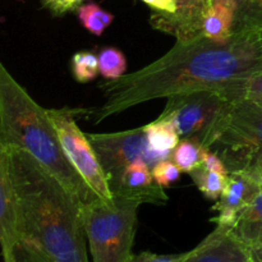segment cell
I'll use <instances>...</instances> for the list:
<instances>
[{"label": "cell", "mask_w": 262, "mask_h": 262, "mask_svg": "<svg viewBox=\"0 0 262 262\" xmlns=\"http://www.w3.org/2000/svg\"><path fill=\"white\" fill-rule=\"evenodd\" d=\"M5 262H54L36 246L22 239L13 251L12 257Z\"/></svg>", "instance_id": "23"}, {"label": "cell", "mask_w": 262, "mask_h": 262, "mask_svg": "<svg viewBox=\"0 0 262 262\" xmlns=\"http://www.w3.org/2000/svg\"><path fill=\"white\" fill-rule=\"evenodd\" d=\"M234 12L224 2L212 3L202 18V36L217 43H224L232 37Z\"/></svg>", "instance_id": "15"}, {"label": "cell", "mask_w": 262, "mask_h": 262, "mask_svg": "<svg viewBox=\"0 0 262 262\" xmlns=\"http://www.w3.org/2000/svg\"><path fill=\"white\" fill-rule=\"evenodd\" d=\"M202 166L209 169V170L217 171V173L227 177L230 173L223 159L216 152H214L211 148H204V151H202Z\"/></svg>", "instance_id": "26"}, {"label": "cell", "mask_w": 262, "mask_h": 262, "mask_svg": "<svg viewBox=\"0 0 262 262\" xmlns=\"http://www.w3.org/2000/svg\"><path fill=\"white\" fill-rule=\"evenodd\" d=\"M115 194L140 201L141 204H165L168 196L163 187L154 181L151 169L145 161L137 160L128 165Z\"/></svg>", "instance_id": "13"}, {"label": "cell", "mask_w": 262, "mask_h": 262, "mask_svg": "<svg viewBox=\"0 0 262 262\" xmlns=\"http://www.w3.org/2000/svg\"><path fill=\"white\" fill-rule=\"evenodd\" d=\"M146 136L150 147L163 155L171 156L179 143V135L170 120L158 118L155 122L145 125Z\"/></svg>", "instance_id": "16"}, {"label": "cell", "mask_w": 262, "mask_h": 262, "mask_svg": "<svg viewBox=\"0 0 262 262\" xmlns=\"http://www.w3.org/2000/svg\"><path fill=\"white\" fill-rule=\"evenodd\" d=\"M81 0H43L42 5L54 15H61L79 7Z\"/></svg>", "instance_id": "28"}, {"label": "cell", "mask_w": 262, "mask_h": 262, "mask_svg": "<svg viewBox=\"0 0 262 262\" xmlns=\"http://www.w3.org/2000/svg\"><path fill=\"white\" fill-rule=\"evenodd\" d=\"M234 12L233 33L238 31L262 30V0H222Z\"/></svg>", "instance_id": "17"}, {"label": "cell", "mask_w": 262, "mask_h": 262, "mask_svg": "<svg viewBox=\"0 0 262 262\" xmlns=\"http://www.w3.org/2000/svg\"><path fill=\"white\" fill-rule=\"evenodd\" d=\"M72 73L76 81L81 83L92 81L99 73V60L95 54L90 51H79L72 58Z\"/></svg>", "instance_id": "22"}, {"label": "cell", "mask_w": 262, "mask_h": 262, "mask_svg": "<svg viewBox=\"0 0 262 262\" xmlns=\"http://www.w3.org/2000/svg\"><path fill=\"white\" fill-rule=\"evenodd\" d=\"M234 100L225 89H200L168 97L159 118L170 120L179 137L212 148L225 127Z\"/></svg>", "instance_id": "5"}, {"label": "cell", "mask_w": 262, "mask_h": 262, "mask_svg": "<svg viewBox=\"0 0 262 262\" xmlns=\"http://www.w3.org/2000/svg\"><path fill=\"white\" fill-rule=\"evenodd\" d=\"M7 150L22 239L54 262H89L81 202L30 154Z\"/></svg>", "instance_id": "2"}, {"label": "cell", "mask_w": 262, "mask_h": 262, "mask_svg": "<svg viewBox=\"0 0 262 262\" xmlns=\"http://www.w3.org/2000/svg\"><path fill=\"white\" fill-rule=\"evenodd\" d=\"M48 113L69 163L97 196L104 200L112 199L113 194L107 186L104 170L87 136L77 125L73 112L67 109H50Z\"/></svg>", "instance_id": "8"}, {"label": "cell", "mask_w": 262, "mask_h": 262, "mask_svg": "<svg viewBox=\"0 0 262 262\" xmlns=\"http://www.w3.org/2000/svg\"><path fill=\"white\" fill-rule=\"evenodd\" d=\"M262 72V30L238 31L224 43L204 36L177 41L164 56L100 84L105 102L90 112L95 123L150 100L179 92L225 89Z\"/></svg>", "instance_id": "1"}, {"label": "cell", "mask_w": 262, "mask_h": 262, "mask_svg": "<svg viewBox=\"0 0 262 262\" xmlns=\"http://www.w3.org/2000/svg\"><path fill=\"white\" fill-rule=\"evenodd\" d=\"M0 141L30 154L82 205L101 197L77 173L64 154L48 110L13 78L0 60Z\"/></svg>", "instance_id": "3"}, {"label": "cell", "mask_w": 262, "mask_h": 262, "mask_svg": "<svg viewBox=\"0 0 262 262\" xmlns=\"http://www.w3.org/2000/svg\"><path fill=\"white\" fill-rule=\"evenodd\" d=\"M238 99H251L262 104V72L237 84Z\"/></svg>", "instance_id": "25"}, {"label": "cell", "mask_w": 262, "mask_h": 262, "mask_svg": "<svg viewBox=\"0 0 262 262\" xmlns=\"http://www.w3.org/2000/svg\"><path fill=\"white\" fill-rule=\"evenodd\" d=\"M232 232L250 250L262 246V183L252 202L239 214Z\"/></svg>", "instance_id": "14"}, {"label": "cell", "mask_w": 262, "mask_h": 262, "mask_svg": "<svg viewBox=\"0 0 262 262\" xmlns=\"http://www.w3.org/2000/svg\"><path fill=\"white\" fill-rule=\"evenodd\" d=\"M251 252H252L253 262H262V246L261 247L253 248V250H251Z\"/></svg>", "instance_id": "30"}, {"label": "cell", "mask_w": 262, "mask_h": 262, "mask_svg": "<svg viewBox=\"0 0 262 262\" xmlns=\"http://www.w3.org/2000/svg\"><path fill=\"white\" fill-rule=\"evenodd\" d=\"M200 3H201L202 7L206 8V9H207V7H209V5H210V2H209V0H200Z\"/></svg>", "instance_id": "32"}, {"label": "cell", "mask_w": 262, "mask_h": 262, "mask_svg": "<svg viewBox=\"0 0 262 262\" xmlns=\"http://www.w3.org/2000/svg\"><path fill=\"white\" fill-rule=\"evenodd\" d=\"M202 151L204 147L192 140L183 138L171 152V161L183 173H192L202 166Z\"/></svg>", "instance_id": "18"}, {"label": "cell", "mask_w": 262, "mask_h": 262, "mask_svg": "<svg viewBox=\"0 0 262 262\" xmlns=\"http://www.w3.org/2000/svg\"><path fill=\"white\" fill-rule=\"evenodd\" d=\"M215 146L229 171L252 168L262 158L261 102L245 97L234 101Z\"/></svg>", "instance_id": "6"}, {"label": "cell", "mask_w": 262, "mask_h": 262, "mask_svg": "<svg viewBox=\"0 0 262 262\" xmlns=\"http://www.w3.org/2000/svg\"><path fill=\"white\" fill-rule=\"evenodd\" d=\"M142 2L152 8L155 12L165 13V14H174L177 12L176 0H142Z\"/></svg>", "instance_id": "29"}, {"label": "cell", "mask_w": 262, "mask_h": 262, "mask_svg": "<svg viewBox=\"0 0 262 262\" xmlns=\"http://www.w3.org/2000/svg\"><path fill=\"white\" fill-rule=\"evenodd\" d=\"M86 136L104 170L113 196L119 191L128 165L142 160L152 169L160 161L171 159V156L156 152L150 147L145 127L115 133H89Z\"/></svg>", "instance_id": "7"}, {"label": "cell", "mask_w": 262, "mask_h": 262, "mask_svg": "<svg viewBox=\"0 0 262 262\" xmlns=\"http://www.w3.org/2000/svg\"><path fill=\"white\" fill-rule=\"evenodd\" d=\"M252 168H255V169H256V170H257V171H258V173H260V174H261V177H262V158L260 159V160H258V161H257V163H256V164H255V165H253V166H252Z\"/></svg>", "instance_id": "31"}, {"label": "cell", "mask_w": 262, "mask_h": 262, "mask_svg": "<svg viewBox=\"0 0 262 262\" xmlns=\"http://www.w3.org/2000/svg\"><path fill=\"white\" fill-rule=\"evenodd\" d=\"M177 12L174 14L155 12L151 25L156 30L176 36L177 41H188L202 36V18L206 8L200 0H176Z\"/></svg>", "instance_id": "12"}, {"label": "cell", "mask_w": 262, "mask_h": 262, "mask_svg": "<svg viewBox=\"0 0 262 262\" xmlns=\"http://www.w3.org/2000/svg\"><path fill=\"white\" fill-rule=\"evenodd\" d=\"M261 183L262 177L255 168L230 171L222 196L211 209L216 212L212 222L219 227L232 229L242 210L248 206L258 193Z\"/></svg>", "instance_id": "9"}, {"label": "cell", "mask_w": 262, "mask_h": 262, "mask_svg": "<svg viewBox=\"0 0 262 262\" xmlns=\"http://www.w3.org/2000/svg\"><path fill=\"white\" fill-rule=\"evenodd\" d=\"M151 173H152L154 181H155L160 187L166 188V187H170L171 184L179 178L181 170H179L178 166L171 161V159H168V160L160 161L159 164H156V165L151 169Z\"/></svg>", "instance_id": "24"}, {"label": "cell", "mask_w": 262, "mask_h": 262, "mask_svg": "<svg viewBox=\"0 0 262 262\" xmlns=\"http://www.w3.org/2000/svg\"><path fill=\"white\" fill-rule=\"evenodd\" d=\"M99 73L105 79H117L124 76L127 69V60L124 54L117 48H106L97 56Z\"/></svg>", "instance_id": "21"}, {"label": "cell", "mask_w": 262, "mask_h": 262, "mask_svg": "<svg viewBox=\"0 0 262 262\" xmlns=\"http://www.w3.org/2000/svg\"><path fill=\"white\" fill-rule=\"evenodd\" d=\"M188 252L178 253V255H156L151 252H142L138 255H132L128 262H183L188 256Z\"/></svg>", "instance_id": "27"}, {"label": "cell", "mask_w": 262, "mask_h": 262, "mask_svg": "<svg viewBox=\"0 0 262 262\" xmlns=\"http://www.w3.org/2000/svg\"><path fill=\"white\" fill-rule=\"evenodd\" d=\"M210 4H212V3H216V2H222V0H209Z\"/></svg>", "instance_id": "33"}, {"label": "cell", "mask_w": 262, "mask_h": 262, "mask_svg": "<svg viewBox=\"0 0 262 262\" xmlns=\"http://www.w3.org/2000/svg\"><path fill=\"white\" fill-rule=\"evenodd\" d=\"M183 262H253L252 252L228 227H219L197 247L189 251Z\"/></svg>", "instance_id": "11"}, {"label": "cell", "mask_w": 262, "mask_h": 262, "mask_svg": "<svg viewBox=\"0 0 262 262\" xmlns=\"http://www.w3.org/2000/svg\"><path fill=\"white\" fill-rule=\"evenodd\" d=\"M22 241L17 196L8 160V150L0 141V247L3 262L8 261Z\"/></svg>", "instance_id": "10"}, {"label": "cell", "mask_w": 262, "mask_h": 262, "mask_svg": "<svg viewBox=\"0 0 262 262\" xmlns=\"http://www.w3.org/2000/svg\"><path fill=\"white\" fill-rule=\"evenodd\" d=\"M141 202L114 194L82 205V222L92 262H128L132 257Z\"/></svg>", "instance_id": "4"}, {"label": "cell", "mask_w": 262, "mask_h": 262, "mask_svg": "<svg viewBox=\"0 0 262 262\" xmlns=\"http://www.w3.org/2000/svg\"><path fill=\"white\" fill-rule=\"evenodd\" d=\"M189 174H191L197 188L201 191V193L209 200H212V201H217L219 197L222 196L223 191L227 186L228 177H229L223 176L217 171L209 170L204 166H200L199 169H196V170Z\"/></svg>", "instance_id": "19"}, {"label": "cell", "mask_w": 262, "mask_h": 262, "mask_svg": "<svg viewBox=\"0 0 262 262\" xmlns=\"http://www.w3.org/2000/svg\"><path fill=\"white\" fill-rule=\"evenodd\" d=\"M82 2H84V0H81V3H82Z\"/></svg>", "instance_id": "34"}, {"label": "cell", "mask_w": 262, "mask_h": 262, "mask_svg": "<svg viewBox=\"0 0 262 262\" xmlns=\"http://www.w3.org/2000/svg\"><path fill=\"white\" fill-rule=\"evenodd\" d=\"M77 13H78V18L83 27L89 32L96 36H101L114 20V15L110 14L109 12L104 10L95 3L81 5L77 8Z\"/></svg>", "instance_id": "20"}]
</instances>
